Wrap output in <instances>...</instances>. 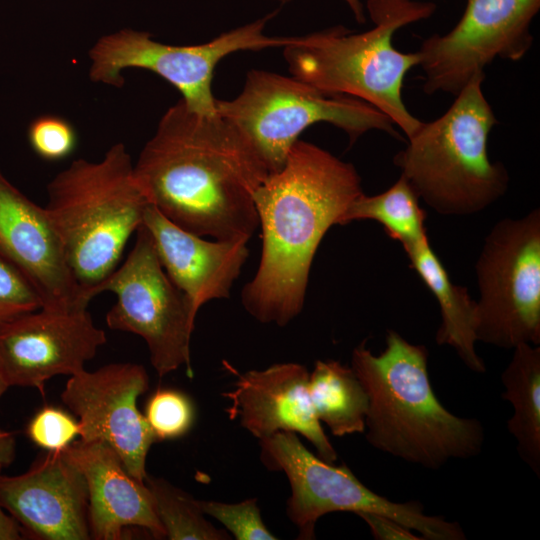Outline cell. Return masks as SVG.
I'll return each mask as SVG.
<instances>
[{"instance_id": "cell-8", "label": "cell", "mask_w": 540, "mask_h": 540, "mask_svg": "<svg viewBox=\"0 0 540 540\" xmlns=\"http://www.w3.org/2000/svg\"><path fill=\"white\" fill-rule=\"evenodd\" d=\"M260 447L263 464L283 471L289 480L286 514L298 528V539H314L317 520L332 512L384 515L417 531L422 539L466 538L459 523L427 515L418 501L398 503L375 493L346 464L335 466L310 452L294 432L279 431L260 440Z\"/></svg>"}, {"instance_id": "cell-29", "label": "cell", "mask_w": 540, "mask_h": 540, "mask_svg": "<svg viewBox=\"0 0 540 540\" xmlns=\"http://www.w3.org/2000/svg\"><path fill=\"white\" fill-rule=\"evenodd\" d=\"M41 308V299L32 284L0 259V325Z\"/></svg>"}, {"instance_id": "cell-17", "label": "cell", "mask_w": 540, "mask_h": 540, "mask_svg": "<svg viewBox=\"0 0 540 540\" xmlns=\"http://www.w3.org/2000/svg\"><path fill=\"white\" fill-rule=\"evenodd\" d=\"M309 372L298 363H279L239 374L234 389L223 393L231 402L230 419L262 440L279 431L304 436L322 460L334 463L337 452L316 416L309 394Z\"/></svg>"}, {"instance_id": "cell-1", "label": "cell", "mask_w": 540, "mask_h": 540, "mask_svg": "<svg viewBox=\"0 0 540 540\" xmlns=\"http://www.w3.org/2000/svg\"><path fill=\"white\" fill-rule=\"evenodd\" d=\"M154 205L180 228L217 240L249 241L259 227L254 194L269 175L241 130L181 99L161 117L134 163Z\"/></svg>"}, {"instance_id": "cell-6", "label": "cell", "mask_w": 540, "mask_h": 540, "mask_svg": "<svg viewBox=\"0 0 540 540\" xmlns=\"http://www.w3.org/2000/svg\"><path fill=\"white\" fill-rule=\"evenodd\" d=\"M477 74L448 110L423 122L393 159L419 198L442 215L480 212L503 196L509 176L491 162L488 137L497 124Z\"/></svg>"}, {"instance_id": "cell-18", "label": "cell", "mask_w": 540, "mask_h": 540, "mask_svg": "<svg viewBox=\"0 0 540 540\" xmlns=\"http://www.w3.org/2000/svg\"><path fill=\"white\" fill-rule=\"evenodd\" d=\"M63 451L87 483L91 539H124L131 528L155 539L165 538L145 481L130 475L107 443L79 439Z\"/></svg>"}, {"instance_id": "cell-16", "label": "cell", "mask_w": 540, "mask_h": 540, "mask_svg": "<svg viewBox=\"0 0 540 540\" xmlns=\"http://www.w3.org/2000/svg\"><path fill=\"white\" fill-rule=\"evenodd\" d=\"M0 506L34 538L91 539L87 483L63 450L47 451L23 474H1Z\"/></svg>"}, {"instance_id": "cell-10", "label": "cell", "mask_w": 540, "mask_h": 540, "mask_svg": "<svg viewBox=\"0 0 540 540\" xmlns=\"http://www.w3.org/2000/svg\"><path fill=\"white\" fill-rule=\"evenodd\" d=\"M477 341L513 349L540 344V211L503 219L476 263Z\"/></svg>"}, {"instance_id": "cell-22", "label": "cell", "mask_w": 540, "mask_h": 540, "mask_svg": "<svg viewBox=\"0 0 540 540\" xmlns=\"http://www.w3.org/2000/svg\"><path fill=\"white\" fill-rule=\"evenodd\" d=\"M308 387L317 418L334 436L364 432L368 396L351 367L317 360Z\"/></svg>"}, {"instance_id": "cell-23", "label": "cell", "mask_w": 540, "mask_h": 540, "mask_svg": "<svg viewBox=\"0 0 540 540\" xmlns=\"http://www.w3.org/2000/svg\"><path fill=\"white\" fill-rule=\"evenodd\" d=\"M365 219L380 223L389 237L400 242L404 250L428 239L425 211L419 205L418 195L401 175L380 194L359 195L343 214L340 225Z\"/></svg>"}, {"instance_id": "cell-27", "label": "cell", "mask_w": 540, "mask_h": 540, "mask_svg": "<svg viewBox=\"0 0 540 540\" xmlns=\"http://www.w3.org/2000/svg\"><path fill=\"white\" fill-rule=\"evenodd\" d=\"M27 135L33 151L48 161L66 158L77 143L73 126L56 115H42L34 119L29 125Z\"/></svg>"}, {"instance_id": "cell-13", "label": "cell", "mask_w": 540, "mask_h": 540, "mask_svg": "<svg viewBox=\"0 0 540 540\" xmlns=\"http://www.w3.org/2000/svg\"><path fill=\"white\" fill-rule=\"evenodd\" d=\"M148 388L142 365L112 363L70 376L61 393L62 402L78 417L80 440L107 443L139 481L148 476L146 458L156 441L136 405Z\"/></svg>"}, {"instance_id": "cell-30", "label": "cell", "mask_w": 540, "mask_h": 540, "mask_svg": "<svg viewBox=\"0 0 540 540\" xmlns=\"http://www.w3.org/2000/svg\"><path fill=\"white\" fill-rule=\"evenodd\" d=\"M15 456V439L12 433L7 432L0 439V475L4 468L9 466ZM23 532L18 523L0 506V540H19Z\"/></svg>"}, {"instance_id": "cell-25", "label": "cell", "mask_w": 540, "mask_h": 540, "mask_svg": "<svg viewBox=\"0 0 540 540\" xmlns=\"http://www.w3.org/2000/svg\"><path fill=\"white\" fill-rule=\"evenodd\" d=\"M156 441L178 439L192 428L196 412L190 397L175 389H157L144 414Z\"/></svg>"}, {"instance_id": "cell-26", "label": "cell", "mask_w": 540, "mask_h": 540, "mask_svg": "<svg viewBox=\"0 0 540 540\" xmlns=\"http://www.w3.org/2000/svg\"><path fill=\"white\" fill-rule=\"evenodd\" d=\"M205 515L222 523L237 540H276L263 522L257 499L250 498L239 503L201 501Z\"/></svg>"}, {"instance_id": "cell-9", "label": "cell", "mask_w": 540, "mask_h": 540, "mask_svg": "<svg viewBox=\"0 0 540 540\" xmlns=\"http://www.w3.org/2000/svg\"><path fill=\"white\" fill-rule=\"evenodd\" d=\"M276 11L255 21L224 32L212 40L195 45L158 42L144 31L124 28L102 36L89 52V76L94 82L120 87L121 71L146 69L173 85L184 103L193 111L216 114L212 79L217 64L239 51L284 48L293 36H269L265 27Z\"/></svg>"}, {"instance_id": "cell-3", "label": "cell", "mask_w": 540, "mask_h": 540, "mask_svg": "<svg viewBox=\"0 0 540 540\" xmlns=\"http://www.w3.org/2000/svg\"><path fill=\"white\" fill-rule=\"evenodd\" d=\"M427 363V348L394 330H388L379 355L363 341L351 357V368L368 396V443L409 463L439 469L450 460L477 456L484 429L477 419L454 415L441 404Z\"/></svg>"}, {"instance_id": "cell-33", "label": "cell", "mask_w": 540, "mask_h": 540, "mask_svg": "<svg viewBox=\"0 0 540 540\" xmlns=\"http://www.w3.org/2000/svg\"><path fill=\"white\" fill-rule=\"evenodd\" d=\"M8 384L4 381V379L0 375V398L5 393V391L8 389ZM6 431L0 430V439L6 434Z\"/></svg>"}, {"instance_id": "cell-19", "label": "cell", "mask_w": 540, "mask_h": 540, "mask_svg": "<svg viewBox=\"0 0 540 540\" xmlns=\"http://www.w3.org/2000/svg\"><path fill=\"white\" fill-rule=\"evenodd\" d=\"M172 282L187 296L194 313L214 299L230 296L249 256L246 240H208L168 220L152 204L142 223Z\"/></svg>"}, {"instance_id": "cell-11", "label": "cell", "mask_w": 540, "mask_h": 540, "mask_svg": "<svg viewBox=\"0 0 540 540\" xmlns=\"http://www.w3.org/2000/svg\"><path fill=\"white\" fill-rule=\"evenodd\" d=\"M105 291L117 297L106 314L107 326L142 337L159 377L182 366L193 377L190 340L196 314L162 267L143 224L124 262L90 291V297Z\"/></svg>"}, {"instance_id": "cell-14", "label": "cell", "mask_w": 540, "mask_h": 540, "mask_svg": "<svg viewBox=\"0 0 540 540\" xmlns=\"http://www.w3.org/2000/svg\"><path fill=\"white\" fill-rule=\"evenodd\" d=\"M106 343L87 309H38L0 325V375L8 386L34 387L84 370Z\"/></svg>"}, {"instance_id": "cell-32", "label": "cell", "mask_w": 540, "mask_h": 540, "mask_svg": "<svg viewBox=\"0 0 540 540\" xmlns=\"http://www.w3.org/2000/svg\"><path fill=\"white\" fill-rule=\"evenodd\" d=\"M276 1H279L281 3H287V2H289L291 0H276ZM343 1L350 8V10L353 13L356 21L358 23H364L365 20H366V16H365V10H364V6L362 4V1L361 0H343Z\"/></svg>"}, {"instance_id": "cell-2", "label": "cell", "mask_w": 540, "mask_h": 540, "mask_svg": "<svg viewBox=\"0 0 540 540\" xmlns=\"http://www.w3.org/2000/svg\"><path fill=\"white\" fill-rule=\"evenodd\" d=\"M363 193L350 163L298 140L254 194L262 251L242 290L246 311L261 323L285 326L302 310L315 253L326 232Z\"/></svg>"}, {"instance_id": "cell-15", "label": "cell", "mask_w": 540, "mask_h": 540, "mask_svg": "<svg viewBox=\"0 0 540 540\" xmlns=\"http://www.w3.org/2000/svg\"><path fill=\"white\" fill-rule=\"evenodd\" d=\"M0 259L35 288L42 309H87L84 296L45 207L30 200L0 172Z\"/></svg>"}, {"instance_id": "cell-5", "label": "cell", "mask_w": 540, "mask_h": 540, "mask_svg": "<svg viewBox=\"0 0 540 540\" xmlns=\"http://www.w3.org/2000/svg\"><path fill=\"white\" fill-rule=\"evenodd\" d=\"M47 194L45 209L67 263L91 301L90 291L117 268L151 203L123 143L100 161L74 160L48 183Z\"/></svg>"}, {"instance_id": "cell-28", "label": "cell", "mask_w": 540, "mask_h": 540, "mask_svg": "<svg viewBox=\"0 0 540 540\" xmlns=\"http://www.w3.org/2000/svg\"><path fill=\"white\" fill-rule=\"evenodd\" d=\"M29 439L46 451H62L79 436L78 420L62 409L46 406L29 421L26 429Z\"/></svg>"}, {"instance_id": "cell-20", "label": "cell", "mask_w": 540, "mask_h": 540, "mask_svg": "<svg viewBox=\"0 0 540 540\" xmlns=\"http://www.w3.org/2000/svg\"><path fill=\"white\" fill-rule=\"evenodd\" d=\"M412 268L438 301L441 323L438 345L452 347L472 371L483 373L486 366L475 349L476 301L465 287L454 284L428 239L405 250Z\"/></svg>"}, {"instance_id": "cell-24", "label": "cell", "mask_w": 540, "mask_h": 540, "mask_svg": "<svg viewBox=\"0 0 540 540\" xmlns=\"http://www.w3.org/2000/svg\"><path fill=\"white\" fill-rule=\"evenodd\" d=\"M145 484L153 498L156 514L170 540H227L226 531L215 528L204 517L200 500L168 481L147 476Z\"/></svg>"}, {"instance_id": "cell-31", "label": "cell", "mask_w": 540, "mask_h": 540, "mask_svg": "<svg viewBox=\"0 0 540 540\" xmlns=\"http://www.w3.org/2000/svg\"><path fill=\"white\" fill-rule=\"evenodd\" d=\"M369 526L372 535L377 540H418L422 539L415 535L412 530L405 525L376 513L358 514Z\"/></svg>"}, {"instance_id": "cell-12", "label": "cell", "mask_w": 540, "mask_h": 540, "mask_svg": "<svg viewBox=\"0 0 540 540\" xmlns=\"http://www.w3.org/2000/svg\"><path fill=\"white\" fill-rule=\"evenodd\" d=\"M540 0H467L452 30L432 35L417 51L428 94H458L496 58L518 61L529 51Z\"/></svg>"}, {"instance_id": "cell-21", "label": "cell", "mask_w": 540, "mask_h": 540, "mask_svg": "<svg viewBox=\"0 0 540 540\" xmlns=\"http://www.w3.org/2000/svg\"><path fill=\"white\" fill-rule=\"evenodd\" d=\"M501 375L502 397L513 414L507 421L521 459L540 477V346L522 343Z\"/></svg>"}, {"instance_id": "cell-4", "label": "cell", "mask_w": 540, "mask_h": 540, "mask_svg": "<svg viewBox=\"0 0 540 540\" xmlns=\"http://www.w3.org/2000/svg\"><path fill=\"white\" fill-rule=\"evenodd\" d=\"M373 27L353 33L343 26L293 36L283 48L292 76L329 94L352 96L374 106L407 138L423 123L402 98L404 77L418 66L417 52L403 53L392 43L395 32L430 17L432 2L367 0Z\"/></svg>"}, {"instance_id": "cell-7", "label": "cell", "mask_w": 540, "mask_h": 540, "mask_svg": "<svg viewBox=\"0 0 540 540\" xmlns=\"http://www.w3.org/2000/svg\"><path fill=\"white\" fill-rule=\"evenodd\" d=\"M216 113L251 141L269 174L282 168L300 134L320 122L342 129L351 142L370 130L401 138L393 122L365 101L329 94L294 76L259 69L247 73L237 97L216 99Z\"/></svg>"}]
</instances>
